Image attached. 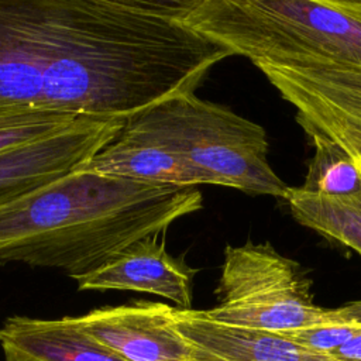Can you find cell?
<instances>
[{"label": "cell", "mask_w": 361, "mask_h": 361, "mask_svg": "<svg viewBox=\"0 0 361 361\" xmlns=\"http://www.w3.org/2000/svg\"><path fill=\"white\" fill-rule=\"evenodd\" d=\"M185 0H0V104L121 117L192 93L233 52Z\"/></svg>", "instance_id": "1"}, {"label": "cell", "mask_w": 361, "mask_h": 361, "mask_svg": "<svg viewBox=\"0 0 361 361\" xmlns=\"http://www.w3.org/2000/svg\"><path fill=\"white\" fill-rule=\"evenodd\" d=\"M202 206L195 186L155 185L82 166L0 206V264L85 275Z\"/></svg>", "instance_id": "2"}, {"label": "cell", "mask_w": 361, "mask_h": 361, "mask_svg": "<svg viewBox=\"0 0 361 361\" xmlns=\"http://www.w3.org/2000/svg\"><path fill=\"white\" fill-rule=\"evenodd\" d=\"M180 21L259 62H319L361 69V1L186 0Z\"/></svg>", "instance_id": "3"}, {"label": "cell", "mask_w": 361, "mask_h": 361, "mask_svg": "<svg viewBox=\"0 0 361 361\" xmlns=\"http://www.w3.org/2000/svg\"><path fill=\"white\" fill-rule=\"evenodd\" d=\"M124 127L178 152L214 185L283 200L288 196L289 186L268 161L264 127L195 92L168 97L130 117Z\"/></svg>", "instance_id": "4"}, {"label": "cell", "mask_w": 361, "mask_h": 361, "mask_svg": "<svg viewBox=\"0 0 361 361\" xmlns=\"http://www.w3.org/2000/svg\"><path fill=\"white\" fill-rule=\"evenodd\" d=\"M310 286L303 267L269 243L227 245L214 290L219 303L204 313L224 324L275 334L340 322L334 309L314 305Z\"/></svg>", "instance_id": "5"}, {"label": "cell", "mask_w": 361, "mask_h": 361, "mask_svg": "<svg viewBox=\"0 0 361 361\" xmlns=\"http://www.w3.org/2000/svg\"><path fill=\"white\" fill-rule=\"evenodd\" d=\"M255 66L296 109L295 118L310 123L361 162V69L319 62Z\"/></svg>", "instance_id": "6"}, {"label": "cell", "mask_w": 361, "mask_h": 361, "mask_svg": "<svg viewBox=\"0 0 361 361\" xmlns=\"http://www.w3.org/2000/svg\"><path fill=\"white\" fill-rule=\"evenodd\" d=\"M80 327L124 361H192L190 345L175 326V307L138 300L93 309Z\"/></svg>", "instance_id": "7"}, {"label": "cell", "mask_w": 361, "mask_h": 361, "mask_svg": "<svg viewBox=\"0 0 361 361\" xmlns=\"http://www.w3.org/2000/svg\"><path fill=\"white\" fill-rule=\"evenodd\" d=\"M158 235L141 238L97 269L72 278L79 290H134L165 298L176 309H192V283L197 272L168 254Z\"/></svg>", "instance_id": "8"}, {"label": "cell", "mask_w": 361, "mask_h": 361, "mask_svg": "<svg viewBox=\"0 0 361 361\" xmlns=\"http://www.w3.org/2000/svg\"><path fill=\"white\" fill-rule=\"evenodd\" d=\"M175 326L190 345L192 361H341L275 333L216 322L204 310L175 307Z\"/></svg>", "instance_id": "9"}, {"label": "cell", "mask_w": 361, "mask_h": 361, "mask_svg": "<svg viewBox=\"0 0 361 361\" xmlns=\"http://www.w3.org/2000/svg\"><path fill=\"white\" fill-rule=\"evenodd\" d=\"M6 361H124L87 334L76 317L11 316L0 327Z\"/></svg>", "instance_id": "10"}, {"label": "cell", "mask_w": 361, "mask_h": 361, "mask_svg": "<svg viewBox=\"0 0 361 361\" xmlns=\"http://www.w3.org/2000/svg\"><path fill=\"white\" fill-rule=\"evenodd\" d=\"M85 168L103 175L165 186L196 188L197 185H214L207 173L193 166L178 152L142 133L126 127Z\"/></svg>", "instance_id": "11"}, {"label": "cell", "mask_w": 361, "mask_h": 361, "mask_svg": "<svg viewBox=\"0 0 361 361\" xmlns=\"http://www.w3.org/2000/svg\"><path fill=\"white\" fill-rule=\"evenodd\" d=\"M285 202L299 224L361 255V190L347 196H323L300 186L289 188Z\"/></svg>", "instance_id": "12"}, {"label": "cell", "mask_w": 361, "mask_h": 361, "mask_svg": "<svg viewBox=\"0 0 361 361\" xmlns=\"http://www.w3.org/2000/svg\"><path fill=\"white\" fill-rule=\"evenodd\" d=\"M296 121L314 148L305 183L300 188L323 196H347L360 192L361 169L354 158L310 123L300 118Z\"/></svg>", "instance_id": "13"}, {"label": "cell", "mask_w": 361, "mask_h": 361, "mask_svg": "<svg viewBox=\"0 0 361 361\" xmlns=\"http://www.w3.org/2000/svg\"><path fill=\"white\" fill-rule=\"evenodd\" d=\"M80 117L25 104H0V154L54 137Z\"/></svg>", "instance_id": "14"}, {"label": "cell", "mask_w": 361, "mask_h": 361, "mask_svg": "<svg viewBox=\"0 0 361 361\" xmlns=\"http://www.w3.org/2000/svg\"><path fill=\"white\" fill-rule=\"evenodd\" d=\"M360 331H361V324L337 322V323H326V324L298 329V330L281 333L279 336L303 348L331 354Z\"/></svg>", "instance_id": "15"}, {"label": "cell", "mask_w": 361, "mask_h": 361, "mask_svg": "<svg viewBox=\"0 0 361 361\" xmlns=\"http://www.w3.org/2000/svg\"><path fill=\"white\" fill-rule=\"evenodd\" d=\"M330 355L341 361H361V331Z\"/></svg>", "instance_id": "16"}, {"label": "cell", "mask_w": 361, "mask_h": 361, "mask_svg": "<svg viewBox=\"0 0 361 361\" xmlns=\"http://www.w3.org/2000/svg\"><path fill=\"white\" fill-rule=\"evenodd\" d=\"M334 312L340 322L361 324V300L350 302L344 306L334 309Z\"/></svg>", "instance_id": "17"}, {"label": "cell", "mask_w": 361, "mask_h": 361, "mask_svg": "<svg viewBox=\"0 0 361 361\" xmlns=\"http://www.w3.org/2000/svg\"><path fill=\"white\" fill-rule=\"evenodd\" d=\"M354 161H355V159H354ZM355 162H357V161H355ZM357 164H358V166H360V169H361V162H357Z\"/></svg>", "instance_id": "18"}]
</instances>
